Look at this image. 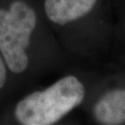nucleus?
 <instances>
[{"instance_id": "f257e3e1", "label": "nucleus", "mask_w": 125, "mask_h": 125, "mask_svg": "<svg viewBox=\"0 0 125 125\" xmlns=\"http://www.w3.org/2000/svg\"><path fill=\"white\" fill-rule=\"evenodd\" d=\"M0 54L17 96L71 63L34 0H0Z\"/></svg>"}, {"instance_id": "f03ea898", "label": "nucleus", "mask_w": 125, "mask_h": 125, "mask_svg": "<svg viewBox=\"0 0 125 125\" xmlns=\"http://www.w3.org/2000/svg\"><path fill=\"white\" fill-rule=\"evenodd\" d=\"M71 63L93 64L111 54L114 0H34Z\"/></svg>"}, {"instance_id": "7ed1b4c3", "label": "nucleus", "mask_w": 125, "mask_h": 125, "mask_svg": "<svg viewBox=\"0 0 125 125\" xmlns=\"http://www.w3.org/2000/svg\"><path fill=\"white\" fill-rule=\"evenodd\" d=\"M102 72L85 67L70 68L42 89H29L0 111V124H58L82 109L99 82Z\"/></svg>"}, {"instance_id": "20e7f679", "label": "nucleus", "mask_w": 125, "mask_h": 125, "mask_svg": "<svg viewBox=\"0 0 125 125\" xmlns=\"http://www.w3.org/2000/svg\"><path fill=\"white\" fill-rule=\"evenodd\" d=\"M102 73L82 110L92 124L125 125V67Z\"/></svg>"}, {"instance_id": "39448f33", "label": "nucleus", "mask_w": 125, "mask_h": 125, "mask_svg": "<svg viewBox=\"0 0 125 125\" xmlns=\"http://www.w3.org/2000/svg\"><path fill=\"white\" fill-rule=\"evenodd\" d=\"M111 53L115 54L118 66L125 67V0H114V32Z\"/></svg>"}, {"instance_id": "423d86ee", "label": "nucleus", "mask_w": 125, "mask_h": 125, "mask_svg": "<svg viewBox=\"0 0 125 125\" xmlns=\"http://www.w3.org/2000/svg\"><path fill=\"white\" fill-rule=\"evenodd\" d=\"M16 96L11 74L0 54V111Z\"/></svg>"}]
</instances>
